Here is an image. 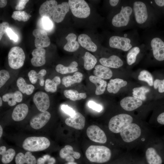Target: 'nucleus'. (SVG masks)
<instances>
[{"instance_id": "3c124183", "label": "nucleus", "mask_w": 164, "mask_h": 164, "mask_svg": "<svg viewBox=\"0 0 164 164\" xmlns=\"http://www.w3.org/2000/svg\"><path fill=\"white\" fill-rule=\"evenodd\" d=\"M29 1L28 0H20L15 7V9L18 11L22 10L25 8L26 4Z\"/></svg>"}, {"instance_id": "bb28decb", "label": "nucleus", "mask_w": 164, "mask_h": 164, "mask_svg": "<svg viewBox=\"0 0 164 164\" xmlns=\"http://www.w3.org/2000/svg\"><path fill=\"white\" fill-rule=\"evenodd\" d=\"M65 39L67 42L63 47L64 50L69 52H73L78 49L80 45L79 42L76 41L77 36L75 34L69 33Z\"/></svg>"}, {"instance_id": "72a5a7b5", "label": "nucleus", "mask_w": 164, "mask_h": 164, "mask_svg": "<svg viewBox=\"0 0 164 164\" xmlns=\"http://www.w3.org/2000/svg\"><path fill=\"white\" fill-rule=\"evenodd\" d=\"M16 84L20 91L22 93H25L28 95L32 94L35 88L32 85L27 84L25 80L22 77L18 79Z\"/></svg>"}, {"instance_id": "79ce46f5", "label": "nucleus", "mask_w": 164, "mask_h": 164, "mask_svg": "<svg viewBox=\"0 0 164 164\" xmlns=\"http://www.w3.org/2000/svg\"><path fill=\"white\" fill-rule=\"evenodd\" d=\"M31 16L25 11L21 10L14 11L12 15V17L15 20L23 22L28 21Z\"/></svg>"}, {"instance_id": "c9c22d12", "label": "nucleus", "mask_w": 164, "mask_h": 164, "mask_svg": "<svg viewBox=\"0 0 164 164\" xmlns=\"http://www.w3.org/2000/svg\"><path fill=\"white\" fill-rule=\"evenodd\" d=\"M60 77L57 76L55 77L52 80L47 79L45 81V90L48 92H56L57 90V86L60 84Z\"/></svg>"}, {"instance_id": "a19ab883", "label": "nucleus", "mask_w": 164, "mask_h": 164, "mask_svg": "<svg viewBox=\"0 0 164 164\" xmlns=\"http://www.w3.org/2000/svg\"><path fill=\"white\" fill-rule=\"evenodd\" d=\"M140 52V49L138 47H134L128 52L127 55V63L129 65L134 63L136 60V56Z\"/></svg>"}, {"instance_id": "864d4df0", "label": "nucleus", "mask_w": 164, "mask_h": 164, "mask_svg": "<svg viewBox=\"0 0 164 164\" xmlns=\"http://www.w3.org/2000/svg\"><path fill=\"white\" fill-rule=\"evenodd\" d=\"M157 121L159 124L164 125V112L161 113L158 116Z\"/></svg>"}, {"instance_id": "603ef678", "label": "nucleus", "mask_w": 164, "mask_h": 164, "mask_svg": "<svg viewBox=\"0 0 164 164\" xmlns=\"http://www.w3.org/2000/svg\"><path fill=\"white\" fill-rule=\"evenodd\" d=\"M138 161L135 160L129 155H128L127 158L124 164H137Z\"/></svg>"}, {"instance_id": "49530a36", "label": "nucleus", "mask_w": 164, "mask_h": 164, "mask_svg": "<svg viewBox=\"0 0 164 164\" xmlns=\"http://www.w3.org/2000/svg\"><path fill=\"white\" fill-rule=\"evenodd\" d=\"M61 109L70 117L73 116L76 113L75 111L67 105H63L61 107Z\"/></svg>"}, {"instance_id": "2eb2a0df", "label": "nucleus", "mask_w": 164, "mask_h": 164, "mask_svg": "<svg viewBox=\"0 0 164 164\" xmlns=\"http://www.w3.org/2000/svg\"><path fill=\"white\" fill-rule=\"evenodd\" d=\"M151 46L154 58L159 61L164 60V42L159 38H154L151 41Z\"/></svg>"}, {"instance_id": "bf43d9fd", "label": "nucleus", "mask_w": 164, "mask_h": 164, "mask_svg": "<svg viewBox=\"0 0 164 164\" xmlns=\"http://www.w3.org/2000/svg\"><path fill=\"white\" fill-rule=\"evenodd\" d=\"M2 133H3V129L1 126L0 125V138H1V137H2Z\"/></svg>"}, {"instance_id": "f3484780", "label": "nucleus", "mask_w": 164, "mask_h": 164, "mask_svg": "<svg viewBox=\"0 0 164 164\" xmlns=\"http://www.w3.org/2000/svg\"><path fill=\"white\" fill-rule=\"evenodd\" d=\"M85 119L80 113L77 112L72 117L67 118L65 123L67 125L78 130H82L84 127Z\"/></svg>"}, {"instance_id": "a211bd4d", "label": "nucleus", "mask_w": 164, "mask_h": 164, "mask_svg": "<svg viewBox=\"0 0 164 164\" xmlns=\"http://www.w3.org/2000/svg\"><path fill=\"white\" fill-rule=\"evenodd\" d=\"M57 5V3L56 0L46 1L41 5L39 8V15L42 17H51L53 16Z\"/></svg>"}, {"instance_id": "58836bf2", "label": "nucleus", "mask_w": 164, "mask_h": 164, "mask_svg": "<svg viewBox=\"0 0 164 164\" xmlns=\"http://www.w3.org/2000/svg\"><path fill=\"white\" fill-rule=\"evenodd\" d=\"M132 90L133 96L142 101L146 100V94L150 91L149 89L145 86L135 87Z\"/></svg>"}, {"instance_id": "aec40b11", "label": "nucleus", "mask_w": 164, "mask_h": 164, "mask_svg": "<svg viewBox=\"0 0 164 164\" xmlns=\"http://www.w3.org/2000/svg\"><path fill=\"white\" fill-rule=\"evenodd\" d=\"M59 155L61 158L68 162H74V158L79 159L81 155L79 152L73 151L72 147L69 145H65L60 150Z\"/></svg>"}, {"instance_id": "ddd939ff", "label": "nucleus", "mask_w": 164, "mask_h": 164, "mask_svg": "<svg viewBox=\"0 0 164 164\" xmlns=\"http://www.w3.org/2000/svg\"><path fill=\"white\" fill-rule=\"evenodd\" d=\"M133 9L137 22L141 24L144 23L148 17L146 6L141 1H136L133 4Z\"/></svg>"}, {"instance_id": "ea45409f", "label": "nucleus", "mask_w": 164, "mask_h": 164, "mask_svg": "<svg viewBox=\"0 0 164 164\" xmlns=\"http://www.w3.org/2000/svg\"><path fill=\"white\" fill-rule=\"evenodd\" d=\"M38 24L40 29L46 32L51 30L53 27V22L49 18L42 17L39 21Z\"/></svg>"}, {"instance_id": "f257e3e1", "label": "nucleus", "mask_w": 164, "mask_h": 164, "mask_svg": "<svg viewBox=\"0 0 164 164\" xmlns=\"http://www.w3.org/2000/svg\"><path fill=\"white\" fill-rule=\"evenodd\" d=\"M148 125L135 121L119 134L125 147L129 149L144 145L151 137V131Z\"/></svg>"}, {"instance_id": "0eeeda50", "label": "nucleus", "mask_w": 164, "mask_h": 164, "mask_svg": "<svg viewBox=\"0 0 164 164\" xmlns=\"http://www.w3.org/2000/svg\"><path fill=\"white\" fill-rule=\"evenodd\" d=\"M151 137L144 145L145 160L147 164H162V159L152 144Z\"/></svg>"}, {"instance_id": "39448f33", "label": "nucleus", "mask_w": 164, "mask_h": 164, "mask_svg": "<svg viewBox=\"0 0 164 164\" xmlns=\"http://www.w3.org/2000/svg\"><path fill=\"white\" fill-rule=\"evenodd\" d=\"M68 3L70 9L75 16L80 18H85L90 15V9L85 0H69Z\"/></svg>"}, {"instance_id": "4468645a", "label": "nucleus", "mask_w": 164, "mask_h": 164, "mask_svg": "<svg viewBox=\"0 0 164 164\" xmlns=\"http://www.w3.org/2000/svg\"><path fill=\"white\" fill-rule=\"evenodd\" d=\"M142 101L133 97H127L120 102L121 107L127 111H133L140 107L142 104Z\"/></svg>"}, {"instance_id": "4be33fe9", "label": "nucleus", "mask_w": 164, "mask_h": 164, "mask_svg": "<svg viewBox=\"0 0 164 164\" xmlns=\"http://www.w3.org/2000/svg\"><path fill=\"white\" fill-rule=\"evenodd\" d=\"M99 62L103 66L108 67L117 68L123 65V61L118 56L112 55L108 58H102Z\"/></svg>"}, {"instance_id": "8fccbe9b", "label": "nucleus", "mask_w": 164, "mask_h": 164, "mask_svg": "<svg viewBox=\"0 0 164 164\" xmlns=\"http://www.w3.org/2000/svg\"><path fill=\"white\" fill-rule=\"evenodd\" d=\"M6 33L10 39L15 42L17 41L18 39V36L11 29L8 28L6 30Z\"/></svg>"}, {"instance_id": "f03ea898", "label": "nucleus", "mask_w": 164, "mask_h": 164, "mask_svg": "<svg viewBox=\"0 0 164 164\" xmlns=\"http://www.w3.org/2000/svg\"><path fill=\"white\" fill-rule=\"evenodd\" d=\"M85 155L90 161L102 163L111 159L112 153L111 149L106 146L91 145L86 150Z\"/></svg>"}, {"instance_id": "9b49d317", "label": "nucleus", "mask_w": 164, "mask_h": 164, "mask_svg": "<svg viewBox=\"0 0 164 164\" xmlns=\"http://www.w3.org/2000/svg\"><path fill=\"white\" fill-rule=\"evenodd\" d=\"M33 100L38 109L42 112L46 111L50 106L49 97L43 92H36L34 95Z\"/></svg>"}, {"instance_id": "4d7b16f0", "label": "nucleus", "mask_w": 164, "mask_h": 164, "mask_svg": "<svg viewBox=\"0 0 164 164\" xmlns=\"http://www.w3.org/2000/svg\"><path fill=\"white\" fill-rule=\"evenodd\" d=\"M46 160L43 158H39L38 159L36 163L37 164H44Z\"/></svg>"}, {"instance_id": "20e7f679", "label": "nucleus", "mask_w": 164, "mask_h": 164, "mask_svg": "<svg viewBox=\"0 0 164 164\" xmlns=\"http://www.w3.org/2000/svg\"><path fill=\"white\" fill-rule=\"evenodd\" d=\"M50 145V142L44 137H30L26 138L22 143L25 150L30 152L43 151L47 149Z\"/></svg>"}, {"instance_id": "e433bc0d", "label": "nucleus", "mask_w": 164, "mask_h": 164, "mask_svg": "<svg viewBox=\"0 0 164 164\" xmlns=\"http://www.w3.org/2000/svg\"><path fill=\"white\" fill-rule=\"evenodd\" d=\"M83 58L84 68L87 70H90L93 68L97 62L95 56L88 52L85 53Z\"/></svg>"}, {"instance_id": "de8ad7c7", "label": "nucleus", "mask_w": 164, "mask_h": 164, "mask_svg": "<svg viewBox=\"0 0 164 164\" xmlns=\"http://www.w3.org/2000/svg\"><path fill=\"white\" fill-rule=\"evenodd\" d=\"M9 28V23L7 22H3L0 24V40L4 35L6 32L7 29Z\"/></svg>"}, {"instance_id": "6e6552de", "label": "nucleus", "mask_w": 164, "mask_h": 164, "mask_svg": "<svg viewBox=\"0 0 164 164\" xmlns=\"http://www.w3.org/2000/svg\"><path fill=\"white\" fill-rule=\"evenodd\" d=\"M132 12V9L130 7L126 6L124 7L122 6L120 12L113 17L112 20V24L118 27L126 26L129 22Z\"/></svg>"}, {"instance_id": "1a4fd4ad", "label": "nucleus", "mask_w": 164, "mask_h": 164, "mask_svg": "<svg viewBox=\"0 0 164 164\" xmlns=\"http://www.w3.org/2000/svg\"><path fill=\"white\" fill-rule=\"evenodd\" d=\"M87 136L91 141L99 143H105L107 138L104 132L98 126L91 125L89 126L86 131Z\"/></svg>"}, {"instance_id": "9d476101", "label": "nucleus", "mask_w": 164, "mask_h": 164, "mask_svg": "<svg viewBox=\"0 0 164 164\" xmlns=\"http://www.w3.org/2000/svg\"><path fill=\"white\" fill-rule=\"evenodd\" d=\"M131 40L128 38L117 36L111 37L109 40V45L111 48L127 51L132 47Z\"/></svg>"}, {"instance_id": "e2e57ef3", "label": "nucleus", "mask_w": 164, "mask_h": 164, "mask_svg": "<svg viewBox=\"0 0 164 164\" xmlns=\"http://www.w3.org/2000/svg\"><path fill=\"white\" fill-rule=\"evenodd\" d=\"M54 163L52 162H49L48 164H54Z\"/></svg>"}, {"instance_id": "c85d7f7f", "label": "nucleus", "mask_w": 164, "mask_h": 164, "mask_svg": "<svg viewBox=\"0 0 164 164\" xmlns=\"http://www.w3.org/2000/svg\"><path fill=\"white\" fill-rule=\"evenodd\" d=\"M91 82L94 83L96 86L95 94L100 95L103 94L105 91L107 85V82L99 77L93 75L89 77Z\"/></svg>"}, {"instance_id": "393cba45", "label": "nucleus", "mask_w": 164, "mask_h": 164, "mask_svg": "<svg viewBox=\"0 0 164 164\" xmlns=\"http://www.w3.org/2000/svg\"><path fill=\"white\" fill-rule=\"evenodd\" d=\"M16 164H36V160L35 157L30 152H27L24 155L22 152L17 154L15 158Z\"/></svg>"}, {"instance_id": "cd10ccee", "label": "nucleus", "mask_w": 164, "mask_h": 164, "mask_svg": "<svg viewBox=\"0 0 164 164\" xmlns=\"http://www.w3.org/2000/svg\"><path fill=\"white\" fill-rule=\"evenodd\" d=\"M22 99V95L20 92L16 91L14 93H9L4 94L2 97L3 101L7 102L10 106L15 105L16 102H21Z\"/></svg>"}, {"instance_id": "7c9ffc66", "label": "nucleus", "mask_w": 164, "mask_h": 164, "mask_svg": "<svg viewBox=\"0 0 164 164\" xmlns=\"http://www.w3.org/2000/svg\"><path fill=\"white\" fill-rule=\"evenodd\" d=\"M83 76L81 73L76 72L73 76L68 75L64 77L62 79V84L66 87H70L76 83H80L82 80Z\"/></svg>"}, {"instance_id": "b1692460", "label": "nucleus", "mask_w": 164, "mask_h": 164, "mask_svg": "<svg viewBox=\"0 0 164 164\" xmlns=\"http://www.w3.org/2000/svg\"><path fill=\"white\" fill-rule=\"evenodd\" d=\"M78 40L80 45L87 50L92 52H95L97 50V47L96 45L87 35L85 34L80 35L78 37Z\"/></svg>"}, {"instance_id": "f704fd0d", "label": "nucleus", "mask_w": 164, "mask_h": 164, "mask_svg": "<svg viewBox=\"0 0 164 164\" xmlns=\"http://www.w3.org/2000/svg\"><path fill=\"white\" fill-rule=\"evenodd\" d=\"M77 63L75 61L72 62L69 66L66 67L61 64H58L56 67V71L62 74L77 72L78 69L77 67Z\"/></svg>"}, {"instance_id": "2f4dec72", "label": "nucleus", "mask_w": 164, "mask_h": 164, "mask_svg": "<svg viewBox=\"0 0 164 164\" xmlns=\"http://www.w3.org/2000/svg\"><path fill=\"white\" fill-rule=\"evenodd\" d=\"M46 73V70L44 69L41 70L37 73L34 70H30L28 73V75L31 82L32 84H35L38 79L39 80V84L40 86H43L44 85V80L43 77Z\"/></svg>"}, {"instance_id": "c03bdc74", "label": "nucleus", "mask_w": 164, "mask_h": 164, "mask_svg": "<svg viewBox=\"0 0 164 164\" xmlns=\"http://www.w3.org/2000/svg\"><path fill=\"white\" fill-rule=\"evenodd\" d=\"M10 75L8 71L2 70L0 71V87L3 86L10 78Z\"/></svg>"}, {"instance_id": "6ab92c4d", "label": "nucleus", "mask_w": 164, "mask_h": 164, "mask_svg": "<svg viewBox=\"0 0 164 164\" xmlns=\"http://www.w3.org/2000/svg\"><path fill=\"white\" fill-rule=\"evenodd\" d=\"M69 9L68 3L67 2H63L58 5L52 16L53 21L57 23L61 22L69 12Z\"/></svg>"}, {"instance_id": "473e14b6", "label": "nucleus", "mask_w": 164, "mask_h": 164, "mask_svg": "<svg viewBox=\"0 0 164 164\" xmlns=\"http://www.w3.org/2000/svg\"><path fill=\"white\" fill-rule=\"evenodd\" d=\"M14 150L12 148L6 150L5 146H2L0 147V154L2 155V162L6 164L11 162L15 155Z\"/></svg>"}, {"instance_id": "680f3d73", "label": "nucleus", "mask_w": 164, "mask_h": 164, "mask_svg": "<svg viewBox=\"0 0 164 164\" xmlns=\"http://www.w3.org/2000/svg\"><path fill=\"white\" fill-rule=\"evenodd\" d=\"M0 106H1L2 105V100L1 97H0Z\"/></svg>"}, {"instance_id": "5fc2aeb1", "label": "nucleus", "mask_w": 164, "mask_h": 164, "mask_svg": "<svg viewBox=\"0 0 164 164\" xmlns=\"http://www.w3.org/2000/svg\"><path fill=\"white\" fill-rule=\"evenodd\" d=\"M155 2L159 6H164V0H155Z\"/></svg>"}, {"instance_id": "052dcab7", "label": "nucleus", "mask_w": 164, "mask_h": 164, "mask_svg": "<svg viewBox=\"0 0 164 164\" xmlns=\"http://www.w3.org/2000/svg\"><path fill=\"white\" fill-rule=\"evenodd\" d=\"M65 164H77L76 162H69Z\"/></svg>"}, {"instance_id": "5701e85b", "label": "nucleus", "mask_w": 164, "mask_h": 164, "mask_svg": "<svg viewBox=\"0 0 164 164\" xmlns=\"http://www.w3.org/2000/svg\"><path fill=\"white\" fill-rule=\"evenodd\" d=\"M28 112V108L24 103L17 105L13 110L12 117L15 121H20L23 120L27 115Z\"/></svg>"}, {"instance_id": "a878e982", "label": "nucleus", "mask_w": 164, "mask_h": 164, "mask_svg": "<svg viewBox=\"0 0 164 164\" xmlns=\"http://www.w3.org/2000/svg\"><path fill=\"white\" fill-rule=\"evenodd\" d=\"M127 84L126 81L121 79L116 78L111 79L108 84L107 90L110 93L116 94L121 88L126 86Z\"/></svg>"}, {"instance_id": "6e6d98bb", "label": "nucleus", "mask_w": 164, "mask_h": 164, "mask_svg": "<svg viewBox=\"0 0 164 164\" xmlns=\"http://www.w3.org/2000/svg\"><path fill=\"white\" fill-rule=\"evenodd\" d=\"M119 2L118 0H110L109 3L111 6H115L118 4Z\"/></svg>"}, {"instance_id": "a18cd8bd", "label": "nucleus", "mask_w": 164, "mask_h": 164, "mask_svg": "<svg viewBox=\"0 0 164 164\" xmlns=\"http://www.w3.org/2000/svg\"><path fill=\"white\" fill-rule=\"evenodd\" d=\"M153 84L155 89L158 88L159 92H164V79L163 80L156 79L154 81Z\"/></svg>"}, {"instance_id": "f8f14e48", "label": "nucleus", "mask_w": 164, "mask_h": 164, "mask_svg": "<svg viewBox=\"0 0 164 164\" xmlns=\"http://www.w3.org/2000/svg\"><path fill=\"white\" fill-rule=\"evenodd\" d=\"M32 34L35 37V45L37 48H43L48 47L50 42L45 31L39 29H34Z\"/></svg>"}, {"instance_id": "4c0bfd02", "label": "nucleus", "mask_w": 164, "mask_h": 164, "mask_svg": "<svg viewBox=\"0 0 164 164\" xmlns=\"http://www.w3.org/2000/svg\"><path fill=\"white\" fill-rule=\"evenodd\" d=\"M63 94L66 98L74 101L84 99L87 97L85 93H79L77 91L74 90H65L64 91Z\"/></svg>"}, {"instance_id": "dca6fc26", "label": "nucleus", "mask_w": 164, "mask_h": 164, "mask_svg": "<svg viewBox=\"0 0 164 164\" xmlns=\"http://www.w3.org/2000/svg\"><path fill=\"white\" fill-rule=\"evenodd\" d=\"M51 117L50 113L47 111L40 113L33 117L31 120V126L35 129L41 128L48 122Z\"/></svg>"}, {"instance_id": "c756f323", "label": "nucleus", "mask_w": 164, "mask_h": 164, "mask_svg": "<svg viewBox=\"0 0 164 164\" xmlns=\"http://www.w3.org/2000/svg\"><path fill=\"white\" fill-rule=\"evenodd\" d=\"M93 73L96 76L103 79H109L113 75L112 72L109 67L102 65H96L95 67Z\"/></svg>"}, {"instance_id": "37998d69", "label": "nucleus", "mask_w": 164, "mask_h": 164, "mask_svg": "<svg viewBox=\"0 0 164 164\" xmlns=\"http://www.w3.org/2000/svg\"><path fill=\"white\" fill-rule=\"evenodd\" d=\"M139 80L146 82L150 86L153 84V77L151 73L148 71L144 70L141 71L138 77Z\"/></svg>"}, {"instance_id": "0e129e2a", "label": "nucleus", "mask_w": 164, "mask_h": 164, "mask_svg": "<svg viewBox=\"0 0 164 164\" xmlns=\"http://www.w3.org/2000/svg\"><path fill=\"white\" fill-rule=\"evenodd\" d=\"M137 164H143L141 162H138Z\"/></svg>"}, {"instance_id": "13d9d810", "label": "nucleus", "mask_w": 164, "mask_h": 164, "mask_svg": "<svg viewBox=\"0 0 164 164\" xmlns=\"http://www.w3.org/2000/svg\"><path fill=\"white\" fill-rule=\"evenodd\" d=\"M7 1L5 0H0V7L2 8L5 7L6 5Z\"/></svg>"}, {"instance_id": "412c9836", "label": "nucleus", "mask_w": 164, "mask_h": 164, "mask_svg": "<svg viewBox=\"0 0 164 164\" xmlns=\"http://www.w3.org/2000/svg\"><path fill=\"white\" fill-rule=\"evenodd\" d=\"M46 51L43 48H36L32 52V57L31 62L34 67H39L44 65L46 63Z\"/></svg>"}, {"instance_id": "423d86ee", "label": "nucleus", "mask_w": 164, "mask_h": 164, "mask_svg": "<svg viewBox=\"0 0 164 164\" xmlns=\"http://www.w3.org/2000/svg\"><path fill=\"white\" fill-rule=\"evenodd\" d=\"M25 55L22 49L19 46H14L10 50L8 55V63L10 67L17 69L23 65Z\"/></svg>"}, {"instance_id": "09e8293b", "label": "nucleus", "mask_w": 164, "mask_h": 164, "mask_svg": "<svg viewBox=\"0 0 164 164\" xmlns=\"http://www.w3.org/2000/svg\"><path fill=\"white\" fill-rule=\"evenodd\" d=\"M89 107L98 112L101 111L102 109V106L93 101H90L88 103Z\"/></svg>"}, {"instance_id": "7ed1b4c3", "label": "nucleus", "mask_w": 164, "mask_h": 164, "mask_svg": "<svg viewBox=\"0 0 164 164\" xmlns=\"http://www.w3.org/2000/svg\"><path fill=\"white\" fill-rule=\"evenodd\" d=\"M131 115L121 113L115 115L110 120L108 124L109 130L114 133H119L129 125L135 122Z\"/></svg>"}]
</instances>
